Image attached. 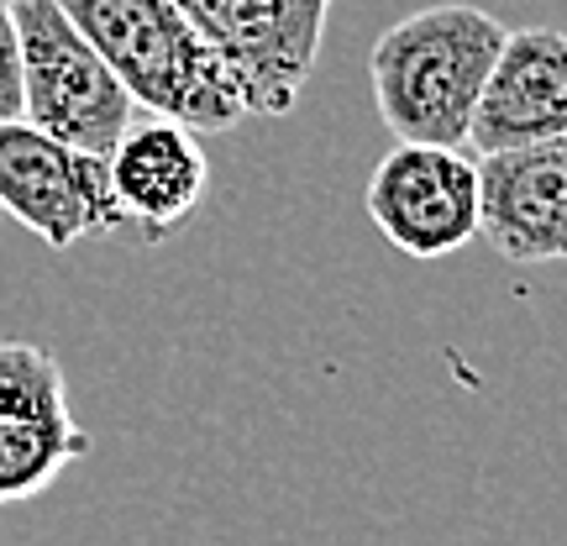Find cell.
I'll return each instance as SVG.
<instances>
[{
  "mask_svg": "<svg viewBox=\"0 0 567 546\" xmlns=\"http://www.w3.org/2000/svg\"><path fill=\"white\" fill-rule=\"evenodd\" d=\"M63 17L111 63L126 95L189 132H231L247 101L226 59L195 32L174 0H59Z\"/></svg>",
  "mask_w": 567,
  "mask_h": 546,
  "instance_id": "cell-1",
  "label": "cell"
},
{
  "mask_svg": "<svg viewBox=\"0 0 567 546\" xmlns=\"http://www.w3.org/2000/svg\"><path fill=\"white\" fill-rule=\"evenodd\" d=\"M505 21L484 6L442 0L394 21L373 42V105L400 142L463 147L473 105L484 90L494 53L505 42Z\"/></svg>",
  "mask_w": 567,
  "mask_h": 546,
  "instance_id": "cell-2",
  "label": "cell"
},
{
  "mask_svg": "<svg viewBox=\"0 0 567 546\" xmlns=\"http://www.w3.org/2000/svg\"><path fill=\"white\" fill-rule=\"evenodd\" d=\"M21 53V122L80 153H111L137 116V101L111 63L63 17L59 0H6Z\"/></svg>",
  "mask_w": 567,
  "mask_h": 546,
  "instance_id": "cell-3",
  "label": "cell"
},
{
  "mask_svg": "<svg viewBox=\"0 0 567 546\" xmlns=\"http://www.w3.org/2000/svg\"><path fill=\"white\" fill-rule=\"evenodd\" d=\"M0 216L38 231L53 253L132 226L101 153H80L32 122H0Z\"/></svg>",
  "mask_w": 567,
  "mask_h": 546,
  "instance_id": "cell-4",
  "label": "cell"
},
{
  "mask_svg": "<svg viewBox=\"0 0 567 546\" xmlns=\"http://www.w3.org/2000/svg\"><path fill=\"white\" fill-rule=\"evenodd\" d=\"M243 84L247 116H289L321 59L331 0H174Z\"/></svg>",
  "mask_w": 567,
  "mask_h": 546,
  "instance_id": "cell-5",
  "label": "cell"
},
{
  "mask_svg": "<svg viewBox=\"0 0 567 546\" xmlns=\"http://www.w3.org/2000/svg\"><path fill=\"white\" fill-rule=\"evenodd\" d=\"M368 222L405 258H446L478 237V158L463 147L400 142L368 179Z\"/></svg>",
  "mask_w": 567,
  "mask_h": 546,
  "instance_id": "cell-6",
  "label": "cell"
},
{
  "mask_svg": "<svg viewBox=\"0 0 567 546\" xmlns=\"http://www.w3.org/2000/svg\"><path fill=\"white\" fill-rule=\"evenodd\" d=\"M90 452L63 363L38 342H0V505H21Z\"/></svg>",
  "mask_w": 567,
  "mask_h": 546,
  "instance_id": "cell-7",
  "label": "cell"
},
{
  "mask_svg": "<svg viewBox=\"0 0 567 546\" xmlns=\"http://www.w3.org/2000/svg\"><path fill=\"white\" fill-rule=\"evenodd\" d=\"M478 237L509 264H567V132L478 158Z\"/></svg>",
  "mask_w": 567,
  "mask_h": 546,
  "instance_id": "cell-8",
  "label": "cell"
},
{
  "mask_svg": "<svg viewBox=\"0 0 567 546\" xmlns=\"http://www.w3.org/2000/svg\"><path fill=\"white\" fill-rule=\"evenodd\" d=\"M567 132V32L557 27H520L505 32L494 69H488L473 122H467V147L505 153L542 137Z\"/></svg>",
  "mask_w": 567,
  "mask_h": 546,
  "instance_id": "cell-9",
  "label": "cell"
},
{
  "mask_svg": "<svg viewBox=\"0 0 567 546\" xmlns=\"http://www.w3.org/2000/svg\"><path fill=\"white\" fill-rule=\"evenodd\" d=\"M105 168H111V189L122 200L126 222H137L147 243H163L168 231H179L200 210L205 184H210V158H205L200 137L168 116L126 126L122 142L105 153Z\"/></svg>",
  "mask_w": 567,
  "mask_h": 546,
  "instance_id": "cell-10",
  "label": "cell"
},
{
  "mask_svg": "<svg viewBox=\"0 0 567 546\" xmlns=\"http://www.w3.org/2000/svg\"><path fill=\"white\" fill-rule=\"evenodd\" d=\"M0 122H21V53L6 0H0Z\"/></svg>",
  "mask_w": 567,
  "mask_h": 546,
  "instance_id": "cell-11",
  "label": "cell"
}]
</instances>
